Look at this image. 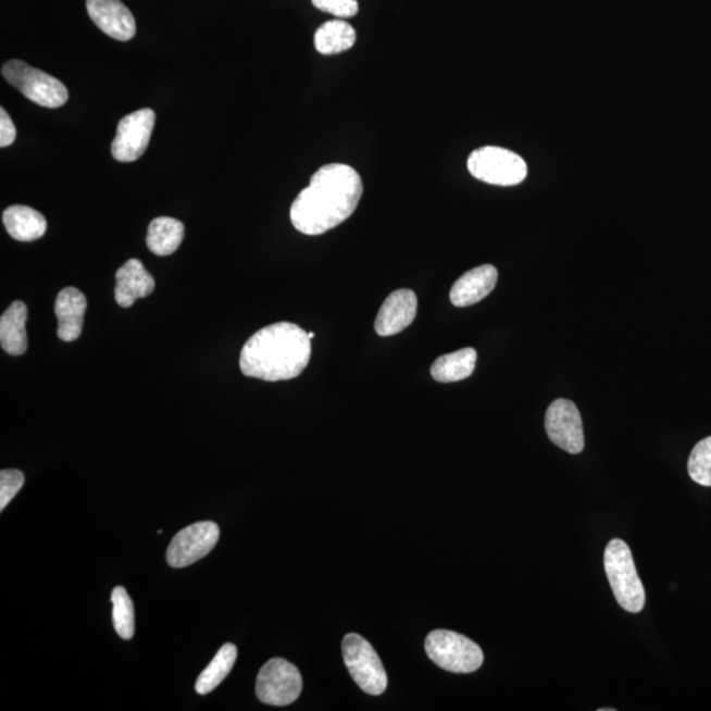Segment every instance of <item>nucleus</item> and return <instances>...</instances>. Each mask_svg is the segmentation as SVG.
Returning a JSON list of instances; mask_svg holds the SVG:
<instances>
[{
    "label": "nucleus",
    "mask_w": 711,
    "mask_h": 711,
    "mask_svg": "<svg viewBox=\"0 0 711 711\" xmlns=\"http://www.w3.org/2000/svg\"><path fill=\"white\" fill-rule=\"evenodd\" d=\"M154 288L151 273L139 260H128L116 272L115 301L122 308H130L137 299L151 296Z\"/></svg>",
    "instance_id": "14"
},
{
    "label": "nucleus",
    "mask_w": 711,
    "mask_h": 711,
    "mask_svg": "<svg viewBox=\"0 0 711 711\" xmlns=\"http://www.w3.org/2000/svg\"><path fill=\"white\" fill-rule=\"evenodd\" d=\"M112 621L118 636L124 640L134 638L135 609L128 592L123 586H116L111 595Z\"/></svg>",
    "instance_id": "23"
},
{
    "label": "nucleus",
    "mask_w": 711,
    "mask_h": 711,
    "mask_svg": "<svg viewBox=\"0 0 711 711\" xmlns=\"http://www.w3.org/2000/svg\"><path fill=\"white\" fill-rule=\"evenodd\" d=\"M154 122L155 114L151 109H141L124 116L112 141V158L121 162L139 160L151 141Z\"/></svg>",
    "instance_id": "9"
},
{
    "label": "nucleus",
    "mask_w": 711,
    "mask_h": 711,
    "mask_svg": "<svg viewBox=\"0 0 711 711\" xmlns=\"http://www.w3.org/2000/svg\"><path fill=\"white\" fill-rule=\"evenodd\" d=\"M688 472L698 485L711 486V436L697 442L690 453Z\"/></svg>",
    "instance_id": "24"
},
{
    "label": "nucleus",
    "mask_w": 711,
    "mask_h": 711,
    "mask_svg": "<svg viewBox=\"0 0 711 711\" xmlns=\"http://www.w3.org/2000/svg\"><path fill=\"white\" fill-rule=\"evenodd\" d=\"M27 305L22 301H15L4 311L0 317V345L4 352L11 356H22L27 352Z\"/></svg>",
    "instance_id": "17"
},
{
    "label": "nucleus",
    "mask_w": 711,
    "mask_h": 711,
    "mask_svg": "<svg viewBox=\"0 0 711 711\" xmlns=\"http://www.w3.org/2000/svg\"><path fill=\"white\" fill-rule=\"evenodd\" d=\"M546 432L554 446L567 453L577 454L585 446L582 415L575 403L557 399L547 409Z\"/></svg>",
    "instance_id": "11"
},
{
    "label": "nucleus",
    "mask_w": 711,
    "mask_h": 711,
    "mask_svg": "<svg viewBox=\"0 0 711 711\" xmlns=\"http://www.w3.org/2000/svg\"><path fill=\"white\" fill-rule=\"evenodd\" d=\"M2 74L5 80L16 87L24 97L42 108L59 109L67 102L68 91L61 80L26 62L18 60L5 62Z\"/></svg>",
    "instance_id": "4"
},
{
    "label": "nucleus",
    "mask_w": 711,
    "mask_h": 711,
    "mask_svg": "<svg viewBox=\"0 0 711 711\" xmlns=\"http://www.w3.org/2000/svg\"><path fill=\"white\" fill-rule=\"evenodd\" d=\"M611 589L616 602L628 613H640L645 609L646 591L633 559L632 550L621 539L611 540L603 554Z\"/></svg>",
    "instance_id": "3"
},
{
    "label": "nucleus",
    "mask_w": 711,
    "mask_h": 711,
    "mask_svg": "<svg viewBox=\"0 0 711 711\" xmlns=\"http://www.w3.org/2000/svg\"><path fill=\"white\" fill-rule=\"evenodd\" d=\"M314 8L339 18H348L358 15V0H311Z\"/></svg>",
    "instance_id": "26"
},
{
    "label": "nucleus",
    "mask_w": 711,
    "mask_h": 711,
    "mask_svg": "<svg viewBox=\"0 0 711 711\" xmlns=\"http://www.w3.org/2000/svg\"><path fill=\"white\" fill-rule=\"evenodd\" d=\"M363 191V179L352 166L324 165L292 202V226L309 236L326 234L353 214Z\"/></svg>",
    "instance_id": "1"
},
{
    "label": "nucleus",
    "mask_w": 711,
    "mask_h": 711,
    "mask_svg": "<svg viewBox=\"0 0 711 711\" xmlns=\"http://www.w3.org/2000/svg\"><path fill=\"white\" fill-rule=\"evenodd\" d=\"M466 165L474 178L496 186H514L527 177L526 161L500 147L476 149L471 153Z\"/></svg>",
    "instance_id": "6"
},
{
    "label": "nucleus",
    "mask_w": 711,
    "mask_h": 711,
    "mask_svg": "<svg viewBox=\"0 0 711 711\" xmlns=\"http://www.w3.org/2000/svg\"><path fill=\"white\" fill-rule=\"evenodd\" d=\"M236 658V646L230 644L224 645L221 650L217 651L215 658L212 659L208 669H205L201 673V676L198 677L196 683L197 694L204 696L217 688V686L223 683V679L229 675Z\"/></svg>",
    "instance_id": "22"
},
{
    "label": "nucleus",
    "mask_w": 711,
    "mask_h": 711,
    "mask_svg": "<svg viewBox=\"0 0 711 711\" xmlns=\"http://www.w3.org/2000/svg\"><path fill=\"white\" fill-rule=\"evenodd\" d=\"M356 30L351 24L336 18L316 29L314 46L321 54H339L349 51L356 43Z\"/></svg>",
    "instance_id": "21"
},
{
    "label": "nucleus",
    "mask_w": 711,
    "mask_h": 711,
    "mask_svg": "<svg viewBox=\"0 0 711 711\" xmlns=\"http://www.w3.org/2000/svg\"><path fill=\"white\" fill-rule=\"evenodd\" d=\"M87 12L96 26L112 39L128 41L136 35V22L121 0H87Z\"/></svg>",
    "instance_id": "12"
},
{
    "label": "nucleus",
    "mask_w": 711,
    "mask_h": 711,
    "mask_svg": "<svg viewBox=\"0 0 711 711\" xmlns=\"http://www.w3.org/2000/svg\"><path fill=\"white\" fill-rule=\"evenodd\" d=\"M309 338H310V339H314V338H315V334H314V333H309Z\"/></svg>",
    "instance_id": "28"
},
{
    "label": "nucleus",
    "mask_w": 711,
    "mask_h": 711,
    "mask_svg": "<svg viewBox=\"0 0 711 711\" xmlns=\"http://www.w3.org/2000/svg\"><path fill=\"white\" fill-rule=\"evenodd\" d=\"M16 139V128L8 111L0 109V147H10Z\"/></svg>",
    "instance_id": "27"
},
{
    "label": "nucleus",
    "mask_w": 711,
    "mask_h": 711,
    "mask_svg": "<svg viewBox=\"0 0 711 711\" xmlns=\"http://www.w3.org/2000/svg\"><path fill=\"white\" fill-rule=\"evenodd\" d=\"M416 310L417 298L413 290L392 291L378 311L376 322H374V329L379 336H392L402 333L414 322Z\"/></svg>",
    "instance_id": "13"
},
{
    "label": "nucleus",
    "mask_w": 711,
    "mask_h": 711,
    "mask_svg": "<svg viewBox=\"0 0 711 711\" xmlns=\"http://www.w3.org/2000/svg\"><path fill=\"white\" fill-rule=\"evenodd\" d=\"M477 352L473 348L440 356L432 366V376L441 384L463 382L476 367Z\"/></svg>",
    "instance_id": "19"
},
{
    "label": "nucleus",
    "mask_w": 711,
    "mask_h": 711,
    "mask_svg": "<svg viewBox=\"0 0 711 711\" xmlns=\"http://www.w3.org/2000/svg\"><path fill=\"white\" fill-rule=\"evenodd\" d=\"M598 711H614V709L607 708V709H600Z\"/></svg>",
    "instance_id": "29"
},
{
    "label": "nucleus",
    "mask_w": 711,
    "mask_h": 711,
    "mask_svg": "<svg viewBox=\"0 0 711 711\" xmlns=\"http://www.w3.org/2000/svg\"><path fill=\"white\" fill-rule=\"evenodd\" d=\"M24 474L17 470L0 472V510H4L24 485Z\"/></svg>",
    "instance_id": "25"
},
{
    "label": "nucleus",
    "mask_w": 711,
    "mask_h": 711,
    "mask_svg": "<svg viewBox=\"0 0 711 711\" xmlns=\"http://www.w3.org/2000/svg\"><path fill=\"white\" fill-rule=\"evenodd\" d=\"M342 659L354 683L367 695L379 696L388 688V675L370 641L358 634L342 639Z\"/></svg>",
    "instance_id": "7"
},
{
    "label": "nucleus",
    "mask_w": 711,
    "mask_h": 711,
    "mask_svg": "<svg viewBox=\"0 0 711 711\" xmlns=\"http://www.w3.org/2000/svg\"><path fill=\"white\" fill-rule=\"evenodd\" d=\"M185 237V226L173 217H155L149 224L147 246L158 255H170L177 251Z\"/></svg>",
    "instance_id": "20"
},
{
    "label": "nucleus",
    "mask_w": 711,
    "mask_h": 711,
    "mask_svg": "<svg viewBox=\"0 0 711 711\" xmlns=\"http://www.w3.org/2000/svg\"><path fill=\"white\" fill-rule=\"evenodd\" d=\"M3 224L11 237L17 241H34L47 233V220L41 212L28 205H10L3 212Z\"/></svg>",
    "instance_id": "18"
},
{
    "label": "nucleus",
    "mask_w": 711,
    "mask_h": 711,
    "mask_svg": "<svg viewBox=\"0 0 711 711\" xmlns=\"http://www.w3.org/2000/svg\"><path fill=\"white\" fill-rule=\"evenodd\" d=\"M87 308L86 297L76 288H66L55 299V315L59 320L58 335L62 341L77 340L83 334Z\"/></svg>",
    "instance_id": "16"
},
{
    "label": "nucleus",
    "mask_w": 711,
    "mask_h": 711,
    "mask_svg": "<svg viewBox=\"0 0 711 711\" xmlns=\"http://www.w3.org/2000/svg\"><path fill=\"white\" fill-rule=\"evenodd\" d=\"M498 272L492 265L474 267L452 286L451 302L457 308H467L488 297L495 290Z\"/></svg>",
    "instance_id": "15"
},
{
    "label": "nucleus",
    "mask_w": 711,
    "mask_h": 711,
    "mask_svg": "<svg viewBox=\"0 0 711 711\" xmlns=\"http://www.w3.org/2000/svg\"><path fill=\"white\" fill-rule=\"evenodd\" d=\"M428 658L440 669L453 673L476 672L484 663V652L466 636L435 629L426 639Z\"/></svg>",
    "instance_id": "5"
},
{
    "label": "nucleus",
    "mask_w": 711,
    "mask_h": 711,
    "mask_svg": "<svg viewBox=\"0 0 711 711\" xmlns=\"http://www.w3.org/2000/svg\"><path fill=\"white\" fill-rule=\"evenodd\" d=\"M311 339L295 323L279 322L258 330L240 354V370L247 377L264 382H286L309 365Z\"/></svg>",
    "instance_id": "2"
},
{
    "label": "nucleus",
    "mask_w": 711,
    "mask_h": 711,
    "mask_svg": "<svg viewBox=\"0 0 711 711\" xmlns=\"http://www.w3.org/2000/svg\"><path fill=\"white\" fill-rule=\"evenodd\" d=\"M220 536V526L214 522H199L180 529L167 548V563L173 567L197 563L212 551Z\"/></svg>",
    "instance_id": "10"
},
{
    "label": "nucleus",
    "mask_w": 711,
    "mask_h": 711,
    "mask_svg": "<svg viewBox=\"0 0 711 711\" xmlns=\"http://www.w3.org/2000/svg\"><path fill=\"white\" fill-rule=\"evenodd\" d=\"M303 682L296 665L285 659H272L261 669L255 682V695L272 707H286L302 694Z\"/></svg>",
    "instance_id": "8"
}]
</instances>
